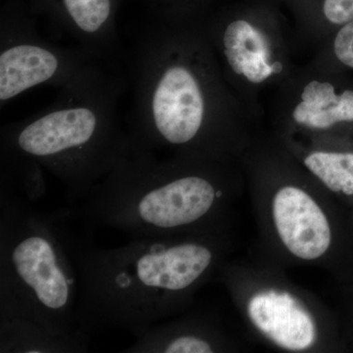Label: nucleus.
<instances>
[{"label":"nucleus","mask_w":353,"mask_h":353,"mask_svg":"<svg viewBox=\"0 0 353 353\" xmlns=\"http://www.w3.org/2000/svg\"><path fill=\"white\" fill-rule=\"evenodd\" d=\"M132 108L126 126L134 152L210 153L229 99L205 28L168 15L146 24L126 50Z\"/></svg>","instance_id":"f257e3e1"},{"label":"nucleus","mask_w":353,"mask_h":353,"mask_svg":"<svg viewBox=\"0 0 353 353\" xmlns=\"http://www.w3.org/2000/svg\"><path fill=\"white\" fill-rule=\"evenodd\" d=\"M57 215L80 282L79 328L90 338L111 329L138 336L183 306L214 263L212 245L196 239L141 236L101 248Z\"/></svg>","instance_id":"f03ea898"},{"label":"nucleus","mask_w":353,"mask_h":353,"mask_svg":"<svg viewBox=\"0 0 353 353\" xmlns=\"http://www.w3.org/2000/svg\"><path fill=\"white\" fill-rule=\"evenodd\" d=\"M127 77L102 64L60 88L51 105L0 131V154L31 160L61 182L71 204L83 201L134 152L119 101Z\"/></svg>","instance_id":"7ed1b4c3"},{"label":"nucleus","mask_w":353,"mask_h":353,"mask_svg":"<svg viewBox=\"0 0 353 353\" xmlns=\"http://www.w3.org/2000/svg\"><path fill=\"white\" fill-rule=\"evenodd\" d=\"M201 153L158 159L136 152L88 194L76 217L132 238L173 236L212 217L224 192Z\"/></svg>","instance_id":"20e7f679"},{"label":"nucleus","mask_w":353,"mask_h":353,"mask_svg":"<svg viewBox=\"0 0 353 353\" xmlns=\"http://www.w3.org/2000/svg\"><path fill=\"white\" fill-rule=\"evenodd\" d=\"M79 296L78 272L57 213L37 210L0 185V317L24 320L59 336L83 333Z\"/></svg>","instance_id":"39448f33"},{"label":"nucleus","mask_w":353,"mask_h":353,"mask_svg":"<svg viewBox=\"0 0 353 353\" xmlns=\"http://www.w3.org/2000/svg\"><path fill=\"white\" fill-rule=\"evenodd\" d=\"M99 63L81 50L46 41L32 21L4 14L0 23V105L39 85L61 88ZM101 64V63H99Z\"/></svg>","instance_id":"423d86ee"},{"label":"nucleus","mask_w":353,"mask_h":353,"mask_svg":"<svg viewBox=\"0 0 353 353\" xmlns=\"http://www.w3.org/2000/svg\"><path fill=\"white\" fill-rule=\"evenodd\" d=\"M204 28L218 63L233 80L261 85L280 73L268 34L252 23L236 19Z\"/></svg>","instance_id":"0eeeda50"},{"label":"nucleus","mask_w":353,"mask_h":353,"mask_svg":"<svg viewBox=\"0 0 353 353\" xmlns=\"http://www.w3.org/2000/svg\"><path fill=\"white\" fill-rule=\"evenodd\" d=\"M273 220L281 241L299 259H319L333 241L324 211L305 190L294 185L282 188L274 196Z\"/></svg>","instance_id":"6e6552de"},{"label":"nucleus","mask_w":353,"mask_h":353,"mask_svg":"<svg viewBox=\"0 0 353 353\" xmlns=\"http://www.w3.org/2000/svg\"><path fill=\"white\" fill-rule=\"evenodd\" d=\"M336 68L306 83L292 110L299 126L314 131L336 130L353 138V81Z\"/></svg>","instance_id":"1a4fd4ad"},{"label":"nucleus","mask_w":353,"mask_h":353,"mask_svg":"<svg viewBox=\"0 0 353 353\" xmlns=\"http://www.w3.org/2000/svg\"><path fill=\"white\" fill-rule=\"evenodd\" d=\"M289 299L255 297L252 301V319L273 340L290 350H303L314 339V327L307 315L290 307Z\"/></svg>","instance_id":"9d476101"},{"label":"nucleus","mask_w":353,"mask_h":353,"mask_svg":"<svg viewBox=\"0 0 353 353\" xmlns=\"http://www.w3.org/2000/svg\"><path fill=\"white\" fill-rule=\"evenodd\" d=\"M90 336L83 333L59 336L32 323L0 317V353H82Z\"/></svg>","instance_id":"9b49d317"},{"label":"nucleus","mask_w":353,"mask_h":353,"mask_svg":"<svg viewBox=\"0 0 353 353\" xmlns=\"http://www.w3.org/2000/svg\"><path fill=\"white\" fill-rule=\"evenodd\" d=\"M303 162L327 189L353 199V139H348L341 150L311 152Z\"/></svg>","instance_id":"f8f14e48"},{"label":"nucleus","mask_w":353,"mask_h":353,"mask_svg":"<svg viewBox=\"0 0 353 353\" xmlns=\"http://www.w3.org/2000/svg\"><path fill=\"white\" fill-rule=\"evenodd\" d=\"M331 50L336 68L353 71V22L334 32Z\"/></svg>","instance_id":"ddd939ff"},{"label":"nucleus","mask_w":353,"mask_h":353,"mask_svg":"<svg viewBox=\"0 0 353 353\" xmlns=\"http://www.w3.org/2000/svg\"><path fill=\"white\" fill-rule=\"evenodd\" d=\"M323 14L327 22L338 30L353 22V0H324Z\"/></svg>","instance_id":"4468645a"}]
</instances>
